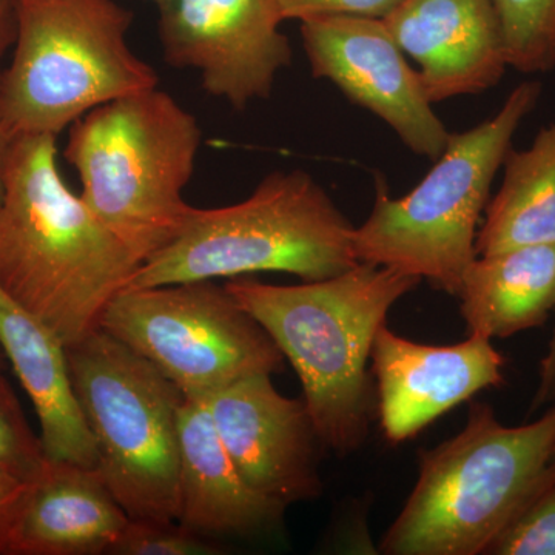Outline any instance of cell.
I'll return each instance as SVG.
<instances>
[{"label": "cell", "mask_w": 555, "mask_h": 555, "mask_svg": "<svg viewBox=\"0 0 555 555\" xmlns=\"http://www.w3.org/2000/svg\"><path fill=\"white\" fill-rule=\"evenodd\" d=\"M56 137L13 139L0 203V288L73 346L142 262L57 169Z\"/></svg>", "instance_id": "1"}, {"label": "cell", "mask_w": 555, "mask_h": 555, "mask_svg": "<svg viewBox=\"0 0 555 555\" xmlns=\"http://www.w3.org/2000/svg\"><path fill=\"white\" fill-rule=\"evenodd\" d=\"M420 278L358 262L341 275L298 286L232 278L225 288L297 372L324 448L339 456L363 447L374 392L367 364L378 328Z\"/></svg>", "instance_id": "2"}, {"label": "cell", "mask_w": 555, "mask_h": 555, "mask_svg": "<svg viewBox=\"0 0 555 555\" xmlns=\"http://www.w3.org/2000/svg\"><path fill=\"white\" fill-rule=\"evenodd\" d=\"M555 451V403L529 425L505 426L470 404L462 433L418 454V480L383 537L387 555H477L545 483Z\"/></svg>", "instance_id": "3"}, {"label": "cell", "mask_w": 555, "mask_h": 555, "mask_svg": "<svg viewBox=\"0 0 555 555\" xmlns=\"http://www.w3.org/2000/svg\"><path fill=\"white\" fill-rule=\"evenodd\" d=\"M201 138L195 116L158 87L91 109L69 129L64 155L78 171L80 198L142 264L195 211L182 193Z\"/></svg>", "instance_id": "4"}, {"label": "cell", "mask_w": 555, "mask_h": 555, "mask_svg": "<svg viewBox=\"0 0 555 555\" xmlns=\"http://www.w3.org/2000/svg\"><path fill=\"white\" fill-rule=\"evenodd\" d=\"M353 229L309 173L273 171L238 204L195 208L181 235L147 259L126 288L257 272L327 280L358 264Z\"/></svg>", "instance_id": "5"}, {"label": "cell", "mask_w": 555, "mask_h": 555, "mask_svg": "<svg viewBox=\"0 0 555 555\" xmlns=\"http://www.w3.org/2000/svg\"><path fill=\"white\" fill-rule=\"evenodd\" d=\"M133 13L116 0H17L13 57L0 76L7 137H56L91 109L156 89L130 49Z\"/></svg>", "instance_id": "6"}, {"label": "cell", "mask_w": 555, "mask_h": 555, "mask_svg": "<svg viewBox=\"0 0 555 555\" xmlns=\"http://www.w3.org/2000/svg\"><path fill=\"white\" fill-rule=\"evenodd\" d=\"M540 93L539 82L520 83L491 119L451 133L433 169L408 195L390 198L378 179L374 208L353 229L358 262L400 270L456 297L477 258V228L492 181Z\"/></svg>", "instance_id": "7"}, {"label": "cell", "mask_w": 555, "mask_h": 555, "mask_svg": "<svg viewBox=\"0 0 555 555\" xmlns=\"http://www.w3.org/2000/svg\"><path fill=\"white\" fill-rule=\"evenodd\" d=\"M67 356L109 492L131 520L177 521L184 393L101 327L68 346Z\"/></svg>", "instance_id": "8"}, {"label": "cell", "mask_w": 555, "mask_h": 555, "mask_svg": "<svg viewBox=\"0 0 555 555\" xmlns=\"http://www.w3.org/2000/svg\"><path fill=\"white\" fill-rule=\"evenodd\" d=\"M100 327L145 358L185 397L275 374L284 358L268 332L211 281L124 288Z\"/></svg>", "instance_id": "9"}, {"label": "cell", "mask_w": 555, "mask_h": 555, "mask_svg": "<svg viewBox=\"0 0 555 555\" xmlns=\"http://www.w3.org/2000/svg\"><path fill=\"white\" fill-rule=\"evenodd\" d=\"M158 9L166 61L198 69L204 90L232 107L268 100L292 64L280 0H164Z\"/></svg>", "instance_id": "10"}, {"label": "cell", "mask_w": 555, "mask_h": 555, "mask_svg": "<svg viewBox=\"0 0 555 555\" xmlns=\"http://www.w3.org/2000/svg\"><path fill=\"white\" fill-rule=\"evenodd\" d=\"M312 76L385 120L415 155L437 160L449 133L383 20L324 16L301 22Z\"/></svg>", "instance_id": "11"}, {"label": "cell", "mask_w": 555, "mask_h": 555, "mask_svg": "<svg viewBox=\"0 0 555 555\" xmlns=\"http://www.w3.org/2000/svg\"><path fill=\"white\" fill-rule=\"evenodd\" d=\"M270 377L247 375L204 396L208 411L250 488L287 506L312 502L323 494V443L305 400L281 396Z\"/></svg>", "instance_id": "12"}, {"label": "cell", "mask_w": 555, "mask_h": 555, "mask_svg": "<svg viewBox=\"0 0 555 555\" xmlns=\"http://www.w3.org/2000/svg\"><path fill=\"white\" fill-rule=\"evenodd\" d=\"M377 379L379 426L386 440H411L459 404L503 385L505 358L491 339L478 334L459 345L429 346L412 341L386 324L371 350Z\"/></svg>", "instance_id": "13"}, {"label": "cell", "mask_w": 555, "mask_h": 555, "mask_svg": "<svg viewBox=\"0 0 555 555\" xmlns=\"http://www.w3.org/2000/svg\"><path fill=\"white\" fill-rule=\"evenodd\" d=\"M433 104L483 93L507 67L492 0H403L385 20Z\"/></svg>", "instance_id": "14"}, {"label": "cell", "mask_w": 555, "mask_h": 555, "mask_svg": "<svg viewBox=\"0 0 555 555\" xmlns=\"http://www.w3.org/2000/svg\"><path fill=\"white\" fill-rule=\"evenodd\" d=\"M286 509L241 477L206 397H185L179 409L178 524L206 537L259 535L283 525Z\"/></svg>", "instance_id": "15"}, {"label": "cell", "mask_w": 555, "mask_h": 555, "mask_svg": "<svg viewBox=\"0 0 555 555\" xmlns=\"http://www.w3.org/2000/svg\"><path fill=\"white\" fill-rule=\"evenodd\" d=\"M129 521L98 469L47 460L30 481L7 555L109 554Z\"/></svg>", "instance_id": "16"}, {"label": "cell", "mask_w": 555, "mask_h": 555, "mask_svg": "<svg viewBox=\"0 0 555 555\" xmlns=\"http://www.w3.org/2000/svg\"><path fill=\"white\" fill-rule=\"evenodd\" d=\"M0 346L35 406L47 460L96 469V444L73 389L67 346L2 288Z\"/></svg>", "instance_id": "17"}, {"label": "cell", "mask_w": 555, "mask_h": 555, "mask_svg": "<svg viewBox=\"0 0 555 555\" xmlns=\"http://www.w3.org/2000/svg\"><path fill=\"white\" fill-rule=\"evenodd\" d=\"M456 297L469 334L509 338L542 326L555 312V244L477 257Z\"/></svg>", "instance_id": "18"}, {"label": "cell", "mask_w": 555, "mask_h": 555, "mask_svg": "<svg viewBox=\"0 0 555 555\" xmlns=\"http://www.w3.org/2000/svg\"><path fill=\"white\" fill-rule=\"evenodd\" d=\"M505 175L485 208L477 257L507 248L555 244V120L531 147L507 150Z\"/></svg>", "instance_id": "19"}, {"label": "cell", "mask_w": 555, "mask_h": 555, "mask_svg": "<svg viewBox=\"0 0 555 555\" xmlns=\"http://www.w3.org/2000/svg\"><path fill=\"white\" fill-rule=\"evenodd\" d=\"M502 25L507 67L555 68V0H492Z\"/></svg>", "instance_id": "20"}, {"label": "cell", "mask_w": 555, "mask_h": 555, "mask_svg": "<svg viewBox=\"0 0 555 555\" xmlns=\"http://www.w3.org/2000/svg\"><path fill=\"white\" fill-rule=\"evenodd\" d=\"M486 554L555 555V467Z\"/></svg>", "instance_id": "21"}, {"label": "cell", "mask_w": 555, "mask_h": 555, "mask_svg": "<svg viewBox=\"0 0 555 555\" xmlns=\"http://www.w3.org/2000/svg\"><path fill=\"white\" fill-rule=\"evenodd\" d=\"M46 462L42 441L33 433L13 387L0 369V474L33 481Z\"/></svg>", "instance_id": "22"}, {"label": "cell", "mask_w": 555, "mask_h": 555, "mask_svg": "<svg viewBox=\"0 0 555 555\" xmlns=\"http://www.w3.org/2000/svg\"><path fill=\"white\" fill-rule=\"evenodd\" d=\"M113 555H218L222 547L175 521L131 520L116 540Z\"/></svg>", "instance_id": "23"}, {"label": "cell", "mask_w": 555, "mask_h": 555, "mask_svg": "<svg viewBox=\"0 0 555 555\" xmlns=\"http://www.w3.org/2000/svg\"><path fill=\"white\" fill-rule=\"evenodd\" d=\"M403 0H280L284 21L299 22L324 16L385 20Z\"/></svg>", "instance_id": "24"}, {"label": "cell", "mask_w": 555, "mask_h": 555, "mask_svg": "<svg viewBox=\"0 0 555 555\" xmlns=\"http://www.w3.org/2000/svg\"><path fill=\"white\" fill-rule=\"evenodd\" d=\"M30 481L0 474V555H7L13 526L20 516Z\"/></svg>", "instance_id": "25"}, {"label": "cell", "mask_w": 555, "mask_h": 555, "mask_svg": "<svg viewBox=\"0 0 555 555\" xmlns=\"http://www.w3.org/2000/svg\"><path fill=\"white\" fill-rule=\"evenodd\" d=\"M555 403V326L545 357L540 361L539 385L531 400L529 412H537Z\"/></svg>", "instance_id": "26"}, {"label": "cell", "mask_w": 555, "mask_h": 555, "mask_svg": "<svg viewBox=\"0 0 555 555\" xmlns=\"http://www.w3.org/2000/svg\"><path fill=\"white\" fill-rule=\"evenodd\" d=\"M17 33V0H0V76L3 60L14 46Z\"/></svg>", "instance_id": "27"}, {"label": "cell", "mask_w": 555, "mask_h": 555, "mask_svg": "<svg viewBox=\"0 0 555 555\" xmlns=\"http://www.w3.org/2000/svg\"><path fill=\"white\" fill-rule=\"evenodd\" d=\"M10 144L11 139L7 137L5 131H3L2 127H0V203H2L3 190H5V166Z\"/></svg>", "instance_id": "28"}, {"label": "cell", "mask_w": 555, "mask_h": 555, "mask_svg": "<svg viewBox=\"0 0 555 555\" xmlns=\"http://www.w3.org/2000/svg\"><path fill=\"white\" fill-rule=\"evenodd\" d=\"M5 353H3L2 346H0V369H3V364H5Z\"/></svg>", "instance_id": "29"}, {"label": "cell", "mask_w": 555, "mask_h": 555, "mask_svg": "<svg viewBox=\"0 0 555 555\" xmlns=\"http://www.w3.org/2000/svg\"><path fill=\"white\" fill-rule=\"evenodd\" d=\"M150 2H155L156 5H159V3H163L164 0H150Z\"/></svg>", "instance_id": "30"}, {"label": "cell", "mask_w": 555, "mask_h": 555, "mask_svg": "<svg viewBox=\"0 0 555 555\" xmlns=\"http://www.w3.org/2000/svg\"><path fill=\"white\" fill-rule=\"evenodd\" d=\"M551 466H555V451H554L553 460H551Z\"/></svg>", "instance_id": "31"}]
</instances>
